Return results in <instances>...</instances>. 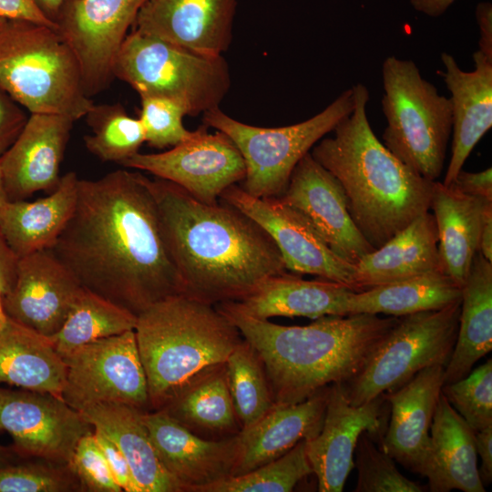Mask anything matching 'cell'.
I'll return each instance as SVG.
<instances>
[{"label":"cell","mask_w":492,"mask_h":492,"mask_svg":"<svg viewBox=\"0 0 492 492\" xmlns=\"http://www.w3.org/2000/svg\"><path fill=\"white\" fill-rule=\"evenodd\" d=\"M441 270L433 213L416 217L384 245L354 264L356 292Z\"/></svg>","instance_id":"obj_26"},{"label":"cell","mask_w":492,"mask_h":492,"mask_svg":"<svg viewBox=\"0 0 492 492\" xmlns=\"http://www.w3.org/2000/svg\"><path fill=\"white\" fill-rule=\"evenodd\" d=\"M347 286L333 281L304 280L288 272L272 275L248 294L231 302L237 309L257 319L302 316L347 315Z\"/></svg>","instance_id":"obj_25"},{"label":"cell","mask_w":492,"mask_h":492,"mask_svg":"<svg viewBox=\"0 0 492 492\" xmlns=\"http://www.w3.org/2000/svg\"><path fill=\"white\" fill-rule=\"evenodd\" d=\"M142 412L117 403L97 404L80 411L93 428L104 434L123 454L139 492H182L160 462Z\"/></svg>","instance_id":"obj_29"},{"label":"cell","mask_w":492,"mask_h":492,"mask_svg":"<svg viewBox=\"0 0 492 492\" xmlns=\"http://www.w3.org/2000/svg\"><path fill=\"white\" fill-rule=\"evenodd\" d=\"M439 72L450 93L452 108L451 157L443 184H452L469 154L492 127V59L473 53L475 68L464 71L455 57L443 52Z\"/></svg>","instance_id":"obj_23"},{"label":"cell","mask_w":492,"mask_h":492,"mask_svg":"<svg viewBox=\"0 0 492 492\" xmlns=\"http://www.w3.org/2000/svg\"><path fill=\"white\" fill-rule=\"evenodd\" d=\"M305 440L282 456L247 473L230 476L201 487L199 492H290L305 477L313 474Z\"/></svg>","instance_id":"obj_38"},{"label":"cell","mask_w":492,"mask_h":492,"mask_svg":"<svg viewBox=\"0 0 492 492\" xmlns=\"http://www.w3.org/2000/svg\"><path fill=\"white\" fill-rule=\"evenodd\" d=\"M279 198L298 210L345 261L354 265L375 250L351 218L339 181L310 152L295 166Z\"/></svg>","instance_id":"obj_17"},{"label":"cell","mask_w":492,"mask_h":492,"mask_svg":"<svg viewBox=\"0 0 492 492\" xmlns=\"http://www.w3.org/2000/svg\"><path fill=\"white\" fill-rule=\"evenodd\" d=\"M354 456L358 473L355 492H422L427 488L403 476L395 460L366 431L360 435Z\"/></svg>","instance_id":"obj_39"},{"label":"cell","mask_w":492,"mask_h":492,"mask_svg":"<svg viewBox=\"0 0 492 492\" xmlns=\"http://www.w3.org/2000/svg\"><path fill=\"white\" fill-rule=\"evenodd\" d=\"M261 359L275 404H297L354 376L398 317L325 315L303 326L257 319L231 302L215 305Z\"/></svg>","instance_id":"obj_3"},{"label":"cell","mask_w":492,"mask_h":492,"mask_svg":"<svg viewBox=\"0 0 492 492\" xmlns=\"http://www.w3.org/2000/svg\"><path fill=\"white\" fill-rule=\"evenodd\" d=\"M442 394L475 431L492 425V359L464 378L444 384Z\"/></svg>","instance_id":"obj_40"},{"label":"cell","mask_w":492,"mask_h":492,"mask_svg":"<svg viewBox=\"0 0 492 492\" xmlns=\"http://www.w3.org/2000/svg\"><path fill=\"white\" fill-rule=\"evenodd\" d=\"M15 100L0 87V157L15 143L28 116Z\"/></svg>","instance_id":"obj_44"},{"label":"cell","mask_w":492,"mask_h":492,"mask_svg":"<svg viewBox=\"0 0 492 492\" xmlns=\"http://www.w3.org/2000/svg\"><path fill=\"white\" fill-rule=\"evenodd\" d=\"M17 451L15 447H6L0 445V466L15 462Z\"/></svg>","instance_id":"obj_54"},{"label":"cell","mask_w":492,"mask_h":492,"mask_svg":"<svg viewBox=\"0 0 492 492\" xmlns=\"http://www.w3.org/2000/svg\"><path fill=\"white\" fill-rule=\"evenodd\" d=\"M137 315L83 287L62 327L50 339L61 355L87 343L134 330Z\"/></svg>","instance_id":"obj_35"},{"label":"cell","mask_w":492,"mask_h":492,"mask_svg":"<svg viewBox=\"0 0 492 492\" xmlns=\"http://www.w3.org/2000/svg\"><path fill=\"white\" fill-rule=\"evenodd\" d=\"M355 106L311 149L339 181L354 224L377 249L430 210L435 181L395 157L375 136L367 118V87L353 86Z\"/></svg>","instance_id":"obj_4"},{"label":"cell","mask_w":492,"mask_h":492,"mask_svg":"<svg viewBox=\"0 0 492 492\" xmlns=\"http://www.w3.org/2000/svg\"><path fill=\"white\" fill-rule=\"evenodd\" d=\"M425 477L431 492H485L476 447V432L440 393L430 428Z\"/></svg>","instance_id":"obj_27"},{"label":"cell","mask_w":492,"mask_h":492,"mask_svg":"<svg viewBox=\"0 0 492 492\" xmlns=\"http://www.w3.org/2000/svg\"><path fill=\"white\" fill-rule=\"evenodd\" d=\"M121 165L170 181L208 204L220 202L222 192L245 177L243 159L231 138L202 127L169 150L138 152Z\"/></svg>","instance_id":"obj_13"},{"label":"cell","mask_w":492,"mask_h":492,"mask_svg":"<svg viewBox=\"0 0 492 492\" xmlns=\"http://www.w3.org/2000/svg\"><path fill=\"white\" fill-rule=\"evenodd\" d=\"M0 87L30 114L76 121L94 105L69 45L56 28L29 20L1 19Z\"/></svg>","instance_id":"obj_6"},{"label":"cell","mask_w":492,"mask_h":492,"mask_svg":"<svg viewBox=\"0 0 492 492\" xmlns=\"http://www.w3.org/2000/svg\"><path fill=\"white\" fill-rule=\"evenodd\" d=\"M390 415L384 394L360 405L349 404L340 383L330 385L319 433L305 440L306 454L320 492H342L354 467V452L363 432L380 446Z\"/></svg>","instance_id":"obj_16"},{"label":"cell","mask_w":492,"mask_h":492,"mask_svg":"<svg viewBox=\"0 0 492 492\" xmlns=\"http://www.w3.org/2000/svg\"><path fill=\"white\" fill-rule=\"evenodd\" d=\"M220 200L240 210L265 230L279 249L287 271L316 275L356 292L354 265L336 255L295 208L279 197H253L238 184L226 189Z\"/></svg>","instance_id":"obj_12"},{"label":"cell","mask_w":492,"mask_h":492,"mask_svg":"<svg viewBox=\"0 0 492 492\" xmlns=\"http://www.w3.org/2000/svg\"><path fill=\"white\" fill-rule=\"evenodd\" d=\"M42 13L56 24L64 0H36Z\"/></svg>","instance_id":"obj_53"},{"label":"cell","mask_w":492,"mask_h":492,"mask_svg":"<svg viewBox=\"0 0 492 492\" xmlns=\"http://www.w3.org/2000/svg\"><path fill=\"white\" fill-rule=\"evenodd\" d=\"M81 491L67 466L48 464H17L0 466V492H68Z\"/></svg>","instance_id":"obj_41"},{"label":"cell","mask_w":492,"mask_h":492,"mask_svg":"<svg viewBox=\"0 0 492 492\" xmlns=\"http://www.w3.org/2000/svg\"><path fill=\"white\" fill-rule=\"evenodd\" d=\"M355 106L354 90H344L323 111L290 126L256 127L242 123L220 108L202 114L203 122L227 135L241 154L245 177L241 186L256 198L280 197L298 162Z\"/></svg>","instance_id":"obj_9"},{"label":"cell","mask_w":492,"mask_h":492,"mask_svg":"<svg viewBox=\"0 0 492 492\" xmlns=\"http://www.w3.org/2000/svg\"><path fill=\"white\" fill-rule=\"evenodd\" d=\"M6 318L7 316L5 313L4 306H3V294L0 292V329L5 324Z\"/></svg>","instance_id":"obj_56"},{"label":"cell","mask_w":492,"mask_h":492,"mask_svg":"<svg viewBox=\"0 0 492 492\" xmlns=\"http://www.w3.org/2000/svg\"><path fill=\"white\" fill-rule=\"evenodd\" d=\"M94 436L108 462L115 481L122 491L139 492L128 463L116 445L97 429H94Z\"/></svg>","instance_id":"obj_45"},{"label":"cell","mask_w":492,"mask_h":492,"mask_svg":"<svg viewBox=\"0 0 492 492\" xmlns=\"http://www.w3.org/2000/svg\"><path fill=\"white\" fill-rule=\"evenodd\" d=\"M450 185L469 196L492 201V169L490 167L478 172H467L461 169Z\"/></svg>","instance_id":"obj_46"},{"label":"cell","mask_w":492,"mask_h":492,"mask_svg":"<svg viewBox=\"0 0 492 492\" xmlns=\"http://www.w3.org/2000/svg\"><path fill=\"white\" fill-rule=\"evenodd\" d=\"M78 180L76 172H67L47 197L7 201L0 209V227L18 258L52 248L74 212Z\"/></svg>","instance_id":"obj_30"},{"label":"cell","mask_w":492,"mask_h":492,"mask_svg":"<svg viewBox=\"0 0 492 492\" xmlns=\"http://www.w3.org/2000/svg\"><path fill=\"white\" fill-rule=\"evenodd\" d=\"M492 350V262L477 252L462 287L456 341L444 370V384L466 377Z\"/></svg>","instance_id":"obj_33"},{"label":"cell","mask_w":492,"mask_h":492,"mask_svg":"<svg viewBox=\"0 0 492 492\" xmlns=\"http://www.w3.org/2000/svg\"><path fill=\"white\" fill-rule=\"evenodd\" d=\"M85 117L92 129L84 137L85 146L103 161L121 164L146 141L140 119L130 117L119 103L94 104Z\"/></svg>","instance_id":"obj_37"},{"label":"cell","mask_w":492,"mask_h":492,"mask_svg":"<svg viewBox=\"0 0 492 492\" xmlns=\"http://www.w3.org/2000/svg\"><path fill=\"white\" fill-rule=\"evenodd\" d=\"M225 364L234 410L242 430L257 422L275 403L263 363L243 337Z\"/></svg>","instance_id":"obj_36"},{"label":"cell","mask_w":492,"mask_h":492,"mask_svg":"<svg viewBox=\"0 0 492 492\" xmlns=\"http://www.w3.org/2000/svg\"><path fill=\"white\" fill-rule=\"evenodd\" d=\"M237 0H147L131 27L187 50L222 56L232 42Z\"/></svg>","instance_id":"obj_19"},{"label":"cell","mask_w":492,"mask_h":492,"mask_svg":"<svg viewBox=\"0 0 492 492\" xmlns=\"http://www.w3.org/2000/svg\"><path fill=\"white\" fill-rule=\"evenodd\" d=\"M382 78L383 144L420 176L437 180L452 134L449 98L422 77L411 59L387 56Z\"/></svg>","instance_id":"obj_7"},{"label":"cell","mask_w":492,"mask_h":492,"mask_svg":"<svg viewBox=\"0 0 492 492\" xmlns=\"http://www.w3.org/2000/svg\"><path fill=\"white\" fill-rule=\"evenodd\" d=\"M476 447L481 459L479 477L486 487L492 481V425L476 432Z\"/></svg>","instance_id":"obj_49"},{"label":"cell","mask_w":492,"mask_h":492,"mask_svg":"<svg viewBox=\"0 0 492 492\" xmlns=\"http://www.w3.org/2000/svg\"><path fill=\"white\" fill-rule=\"evenodd\" d=\"M159 410L203 438L222 439L241 431L225 362L197 373Z\"/></svg>","instance_id":"obj_31"},{"label":"cell","mask_w":492,"mask_h":492,"mask_svg":"<svg viewBox=\"0 0 492 492\" xmlns=\"http://www.w3.org/2000/svg\"><path fill=\"white\" fill-rule=\"evenodd\" d=\"M49 250L83 287L136 315L183 294L149 178L139 172L79 179L74 212Z\"/></svg>","instance_id":"obj_1"},{"label":"cell","mask_w":492,"mask_h":492,"mask_svg":"<svg viewBox=\"0 0 492 492\" xmlns=\"http://www.w3.org/2000/svg\"><path fill=\"white\" fill-rule=\"evenodd\" d=\"M456 0H410L412 6L428 16L437 17L444 14Z\"/></svg>","instance_id":"obj_52"},{"label":"cell","mask_w":492,"mask_h":492,"mask_svg":"<svg viewBox=\"0 0 492 492\" xmlns=\"http://www.w3.org/2000/svg\"><path fill=\"white\" fill-rule=\"evenodd\" d=\"M8 198L5 190L4 181H3V176H2V170L0 167V209L7 202Z\"/></svg>","instance_id":"obj_55"},{"label":"cell","mask_w":492,"mask_h":492,"mask_svg":"<svg viewBox=\"0 0 492 492\" xmlns=\"http://www.w3.org/2000/svg\"><path fill=\"white\" fill-rule=\"evenodd\" d=\"M0 430L12 436L18 454L67 465L79 439L94 428L62 397L0 387Z\"/></svg>","instance_id":"obj_15"},{"label":"cell","mask_w":492,"mask_h":492,"mask_svg":"<svg viewBox=\"0 0 492 492\" xmlns=\"http://www.w3.org/2000/svg\"><path fill=\"white\" fill-rule=\"evenodd\" d=\"M477 251L492 262V207L487 210L483 218Z\"/></svg>","instance_id":"obj_51"},{"label":"cell","mask_w":492,"mask_h":492,"mask_svg":"<svg viewBox=\"0 0 492 492\" xmlns=\"http://www.w3.org/2000/svg\"><path fill=\"white\" fill-rule=\"evenodd\" d=\"M444 365L419 371L398 389L385 393L390 415L380 446L405 469L425 476L430 428L444 384Z\"/></svg>","instance_id":"obj_22"},{"label":"cell","mask_w":492,"mask_h":492,"mask_svg":"<svg viewBox=\"0 0 492 492\" xmlns=\"http://www.w3.org/2000/svg\"><path fill=\"white\" fill-rule=\"evenodd\" d=\"M147 0H64L56 29L74 51L88 95L114 79L116 55Z\"/></svg>","instance_id":"obj_14"},{"label":"cell","mask_w":492,"mask_h":492,"mask_svg":"<svg viewBox=\"0 0 492 492\" xmlns=\"http://www.w3.org/2000/svg\"><path fill=\"white\" fill-rule=\"evenodd\" d=\"M149 185L183 295L212 305L235 302L267 277L287 272L272 237L240 210L202 202L157 177Z\"/></svg>","instance_id":"obj_2"},{"label":"cell","mask_w":492,"mask_h":492,"mask_svg":"<svg viewBox=\"0 0 492 492\" xmlns=\"http://www.w3.org/2000/svg\"><path fill=\"white\" fill-rule=\"evenodd\" d=\"M141 417L160 462L182 492H199L232 476L239 452L238 434L207 439L160 410L143 411Z\"/></svg>","instance_id":"obj_20"},{"label":"cell","mask_w":492,"mask_h":492,"mask_svg":"<svg viewBox=\"0 0 492 492\" xmlns=\"http://www.w3.org/2000/svg\"><path fill=\"white\" fill-rule=\"evenodd\" d=\"M67 466L81 491L121 492L94 436V431L77 442Z\"/></svg>","instance_id":"obj_43"},{"label":"cell","mask_w":492,"mask_h":492,"mask_svg":"<svg viewBox=\"0 0 492 492\" xmlns=\"http://www.w3.org/2000/svg\"><path fill=\"white\" fill-rule=\"evenodd\" d=\"M479 27L478 51L492 59V5L488 2L479 3L476 9Z\"/></svg>","instance_id":"obj_50"},{"label":"cell","mask_w":492,"mask_h":492,"mask_svg":"<svg viewBox=\"0 0 492 492\" xmlns=\"http://www.w3.org/2000/svg\"><path fill=\"white\" fill-rule=\"evenodd\" d=\"M18 260L0 227V292L3 296L7 294L15 284Z\"/></svg>","instance_id":"obj_48"},{"label":"cell","mask_w":492,"mask_h":492,"mask_svg":"<svg viewBox=\"0 0 492 492\" xmlns=\"http://www.w3.org/2000/svg\"><path fill=\"white\" fill-rule=\"evenodd\" d=\"M1 19H2V17H0V23H1Z\"/></svg>","instance_id":"obj_57"},{"label":"cell","mask_w":492,"mask_h":492,"mask_svg":"<svg viewBox=\"0 0 492 492\" xmlns=\"http://www.w3.org/2000/svg\"><path fill=\"white\" fill-rule=\"evenodd\" d=\"M62 398L74 409L117 403L150 411L146 374L134 330L78 346L62 356Z\"/></svg>","instance_id":"obj_11"},{"label":"cell","mask_w":492,"mask_h":492,"mask_svg":"<svg viewBox=\"0 0 492 492\" xmlns=\"http://www.w3.org/2000/svg\"><path fill=\"white\" fill-rule=\"evenodd\" d=\"M150 410H159L202 369L224 363L242 336L215 305L183 294L137 315L134 329Z\"/></svg>","instance_id":"obj_5"},{"label":"cell","mask_w":492,"mask_h":492,"mask_svg":"<svg viewBox=\"0 0 492 492\" xmlns=\"http://www.w3.org/2000/svg\"><path fill=\"white\" fill-rule=\"evenodd\" d=\"M330 385L297 404H274L257 422L241 430L232 476L274 460L301 440L315 436L323 425Z\"/></svg>","instance_id":"obj_24"},{"label":"cell","mask_w":492,"mask_h":492,"mask_svg":"<svg viewBox=\"0 0 492 492\" xmlns=\"http://www.w3.org/2000/svg\"><path fill=\"white\" fill-rule=\"evenodd\" d=\"M83 286L53 254L42 250L18 260L12 290L3 296L6 316L52 336L62 327Z\"/></svg>","instance_id":"obj_18"},{"label":"cell","mask_w":492,"mask_h":492,"mask_svg":"<svg viewBox=\"0 0 492 492\" xmlns=\"http://www.w3.org/2000/svg\"><path fill=\"white\" fill-rule=\"evenodd\" d=\"M139 97L141 109L138 118L145 130V142L150 147H174L193 135L194 131L188 130L183 125L186 113L179 104L162 97Z\"/></svg>","instance_id":"obj_42"},{"label":"cell","mask_w":492,"mask_h":492,"mask_svg":"<svg viewBox=\"0 0 492 492\" xmlns=\"http://www.w3.org/2000/svg\"><path fill=\"white\" fill-rule=\"evenodd\" d=\"M112 75L139 96L170 99L192 117L220 108L231 85L223 56L197 54L133 29L116 55Z\"/></svg>","instance_id":"obj_8"},{"label":"cell","mask_w":492,"mask_h":492,"mask_svg":"<svg viewBox=\"0 0 492 492\" xmlns=\"http://www.w3.org/2000/svg\"><path fill=\"white\" fill-rule=\"evenodd\" d=\"M462 288L442 270L406 280L352 292L347 315L379 313L395 317L439 310L461 300Z\"/></svg>","instance_id":"obj_34"},{"label":"cell","mask_w":492,"mask_h":492,"mask_svg":"<svg viewBox=\"0 0 492 492\" xmlns=\"http://www.w3.org/2000/svg\"><path fill=\"white\" fill-rule=\"evenodd\" d=\"M75 120L67 116L31 113L15 143L0 157L9 201L41 190H54Z\"/></svg>","instance_id":"obj_21"},{"label":"cell","mask_w":492,"mask_h":492,"mask_svg":"<svg viewBox=\"0 0 492 492\" xmlns=\"http://www.w3.org/2000/svg\"><path fill=\"white\" fill-rule=\"evenodd\" d=\"M0 17L24 19L56 28L40 10L36 0H0Z\"/></svg>","instance_id":"obj_47"},{"label":"cell","mask_w":492,"mask_h":492,"mask_svg":"<svg viewBox=\"0 0 492 492\" xmlns=\"http://www.w3.org/2000/svg\"><path fill=\"white\" fill-rule=\"evenodd\" d=\"M460 309L461 300L398 317L364 366L340 384L349 404L360 405L393 392L426 367L446 366L456 341Z\"/></svg>","instance_id":"obj_10"},{"label":"cell","mask_w":492,"mask_h":492,"mask_svg":"<svg viewBox=\"0 0 492 492\" xmlns=\"http://www.w3.org/2000/svg\"><path fill=\"white\" fill-rule=\"evenodd\" d=\"M490 207L492 201L465 194L452 185L434 183L430 210L437 229L440 268L461 288L478 251L481 224Z\"/></svg>","instance_id":"obj_28"},{"label":"cell","mask_w":492,"mask_h":492,"mask_svg":"<svg viewBox=\"0 0 492 492\" xmlns=\"http://www.w3.org/2000/svg\"><path fill=\"white\" fill-rule=\"evenodd\" d=\"M66 364L50 337L10 318L0 329V384L62 397Z\"/></svg>","instance_id":"obj_32"}]
</instances>
